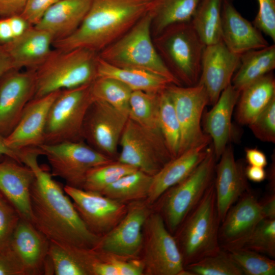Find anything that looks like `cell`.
<instances>
[{"label":"cell","mask_w":275,"mask_h":275,"mask_svg":"<svg viewBox=\"0 0 275 275\" xmlns=\"http://www.w3.org/2000/svg\"><path fill=\"white\" fill-rule=\"evenodd\" d=\"M263 218L257 195L252 189L246 191L230 208L221 223V248L225 250L239 248Z\"/></svg>","instance_id":"cell-17"},{"label":"cell","mask_w":275,"mask_h":275,"mask_svg":"<svg viewBox=\"0 0 275 275\" xmlns=\"http://www.w3.org/2000/svg\"><path fill=\"white\" fill-rule=\"evenodd\" d=\"M221 223L213 180L173 235L184 267L221 250Z\"/></svg>","instance_id":"cell-3"},{"label":"cell","mask_w":275,"mask_h":275,"mask_svg":"<svg viewBox=\"0 0 275 275\" xmlns=\"http://www.w3.org/2000/svg\"><path fill=\"white\" fill-rule=\"evenodd\" d=\"M38 148L21 150L22 163L35 175L30 193L31 223L51 242L95 250L101 237L91 232L59 182L38 162Z\"/></svg>","instance_id":"cell-1"},{"label":"cell","mask_w":275,"mask_h":275,"mask_svg":"<svg viewBox=\"0 0 275 275\" xmlns=\"http://www.w3.org/2000/svg\"><path fill=\"white\" fill-rule=\"evenodd\" d=\"M35 175L28 166L6 158L0 161V193L21 218L32 220L30 193Z\"/></svg>","instance_id":"cell-23"},{"label":"cell","mask_w":275,"mask_h":275,"mask_svg":"<svg viewBox=\"0 0 275 275\" xmlns=\"http://www.w3.org/2000/svg\"><path fill=\"white\" fill-rule=\"evenodd\" d=\"M35 70H12L0 78V134L7 136L35 94Z\"/></svg>","instance_id":"cell-16"},{"label":"cell","mask_w":275,"mask_h":275,"mask_svg":"<svg viewBox=\"0 0 275 275\" xmlns=\"http://www.w3.org/2000/svg\"><path fill=\"white\" fill-rule=\"evenodd\" d=\"M184 268L193 275H243L228 251L222 248L217 252Z\"/></svg>","instance_id":"cell-39"},{"label":"cell","mask_w":275,"mask_h":275,"mask_svg":"<svg viewBox=\"0 0 275 275\" xmlns=\"http://www.w3.org/2000/svg\"><path fill=\"white\" fill-rule=\"evenodd\" d=\"M240 62V56L229 50L222 41L205 46L198 82L207 92L209 105H214L222 92L231 84Z\"/></svg>","instance_id":"cell-18"},{"label":"cell","mask_w":275,"mask_h":275,"mask_svg":"<svg viewBox=\"0 0 275 275\" xmlns=\"http://www.w3.org/2000/svg\"><path fill=\"white\" fill-rule=\"evenodd\" d=\"M92 0H60L51 6L34 26L49 33L53 41L66 38L80 26Z\"/></svg>","instance_id":"cell-27"},{"label":"cell","mask_w":275,"mask_h":275,"mask_svg":"<svg viewBox=\"0 0 275 275\" xmlns=\"http://www.w3.org/2000/svg\"><path fill=\"white\" fill-rule=\"evenodd\" d=\"M221 40L232 52L241 56L269 45L261 32L236 10L232 0H223Z\"/></svg>","instance_id":"cell-22"},{"label":"cell","mask_w":275,"mask_h":275,"mask_svg":"<svg viewBox=\"0 0 275 275\" xmlns=\"http://www.w3.org/2000/svg\"><path fill=\"white\" fill-rule=\"evenodd\" d=\"M201 0H157L151 10L154 37L171 25L190 21Z\"/></svg>","instance_id":"cell-32"},{"label":"cell","mask_w":275,"mask_h":275,"mask_svg":"<svg viewBox=\"0 0 275 275\" xmlns=\"http://www.w3.org/2000/svg\"><path fill=\"white\" fill-rule=\"evenodd\" d=\"M38 149L47 158L52 177H60L66 185L75 188H82L86 176L92 169L114 160L84 141L43 144Z\"/></svg>","instance_id":"cell-9"},{"label":"cell","mask_w":275,"mask_h":275,"mask_svg":"<svg viewBox=\"0 0 275 275\" xmlns=\"http://www.w3.org/2000/svg\"><path fill=\"white\" fill-rule=\"evenodd\" d=\"M136 170L134 167L114 160L90 170L82 189L101 193L120 178Z\"/></svg>","instance_id":"cell-38"},{"label":"cell","mask_w":275,"mask_h":275,"mask_svg":"<svg viewBox=\"0 0 275 275\" xmlns=\"http://www.w3.org/2000/svg\"><path fill=\"white\" fill-rule=\"evenodd\" d=\"M128 119L127 114L109 104L94 100L84 120V141L98 152L114 159Z\"/></svg>","instance_id":"cell-13"},{"label":"cell","mask_w":275,"mask_h":275,"mask_svg":"<svg viewBox=\"0 0 275 275\" xmlns=\"http://www.w3.org/2000/svg\"><path fill=\"white\" fill-rule=\"evenodd\" d=\"M240 92L229 85L206 115L205 130L212 141L217 160L228 145L232 133V116Z\"/></svg>","instance_id":"cell-26"},{"label":"cell","mask_w":275,"mask_h":275,"mask_svg":"<svg viewBox=\"0 0 275 275\" xmlns=\"http://www.w3.org/2000/svg\"><path fill=\"white\" fill-rule=\"evenodd\" d=\"M20 216L11 204L0 197V250L8 245Z\"/></svg>","instance_id":"cell-43"},{"label":"cell","mask_w":275,"mask_h":275,"mask_svg":"<svg viewBox=\"0 0 275 275\" xmlns=\"http://www.w3.org/2000/svg\"><path fill=\"white\" fill-rule=\"evenodd\" d=\"M98 53L85 48H54L35 70V97L92 83L97 77Z\"/></svg>","instance_id":"cell-5"},{"label":"cell","mask_w":275,"mask_h":275,"mask_svg":"<svg viewBox=\"0 0 275 275\" xmlns=\"http://www.w3.org/2000/svg\"><path fill=\"white\" fill-rule=\"evenodd\" d=\"M245 176L248 180L254 182H261L266 178L264 168L248 165L245 168Z\"/></svg>","instance_id":"cell-54"},{"label":"cell","mask_w":275,"mask_h":275,"mask_svg":"<svg viewBox=\"0 0 275 275\" xmlns=\"http://www.w3.org/2000/svg\"><path fill=\"white\" fill-rule=\"evenodd\" d=\"M141 258L144 274L182 275V257L176 240L166 227L160 214L153 209L143 228Z\"/></svg>","instance_id":"cell-11"},{"label":"cell","mask_w":275,"mask_h":275,"mask_svg":"<svg viewBox=\"0 0 275 275\" xmlns=\"http://www.w3.org/2000/svg\"><path fill=\"white\" fill-rule=\"evenodd\" d=\"M146 200L127 204L126 213L118 224L101 237L96 250L126 258H140L143 228L152 211Z\"/></svg>","instance_id":"cell-14"},{"label":"cell","mask_w":275,"mask_h":275,"mask_svg":"<svg viewBox=\"0 0 275 275\" xmlns=\"http://www.w3.org/2000/svg\"><path fill=\"white\" fill-rule=\"evenodd\" d=\"M7 17L11 25L14 39L22 35L32 26L21 15Z\"/></svg>","instance_id":"cell-50"},{"label":"cell","mask_w":275,"mask_h":275,"mask_svg":"<svg viewBox=\"0 0 275 275\" xmlns=\"http://www.w3.org/2000/svg\"><path fill=\"white\" fill-rule=\"evenodd\" d=\"M0 195H1V193H0ZM1 197V195H0V197Z\"/></svg>","instance_id":"cell-56"},{"label":"cell","mask_w":275,"mask_h":275,"mask_svg":"<svg viewBox=\"0 0 275 275\" xmlns=\"http://www.w3.org/2000/svg\"><path fill=\"white\" fill-rule=\"evenodd\" d=\"M258 11L253 21L261 32L275 42V0H257Z\"/></svg>","instance_id":"cell-44"},{"label":"cell","mask_w":275,"mask_h":275,"mask_svg":"<svg viewBox=\"0 0 275 275\" xmlns=\"http://www.w3.org/2000/svg\"><path fill=\"white\" fill-rule=\"evenodd\" d=\"M9 158L18 162L22 163L21 151L12 149L6 143L5 138L0 134V158Z\"/></svg>","instance_id":"cell-52"},{"label":"cell","mask_w":275,"mask_h":275,"mask_svg":"<svg viewBox=\"0 0 275 275\" xmlns=\"http://www.w3.org/2000/svg\"><path fill=\"white\" fill-rule=\"evenodd\" d=\"M152 179V176L138 170L120 178L100 194L126 204L146 200Z\"/></svg>","instance_id":"cell-34"},{"label":"cell","mask_w":275,"mask_h":275,"mask_svg":"<svg viewBox=\"0 0 275 275\" xmlns=\"http://www.w3.org/2000/svg\"><path fill=\"white\" fill-rule=\"evenodd\" d=\"M223 0H201L190 23L201 40L207 45L221 40Z\"/></svg>","instance_id":"cell-33"},{"label":"cell","mask_w":275,"mask_h":275,"mask_svg":"<svg viewBox=\"0 0 275 275\" xmlns=\"http://www.w3.org/2000/svg\"><path fill=\"white\" fill-rule=\"evenodd\" d=\"M239 248L251 250L274 258L275 219H262Z\"/></svg>","instance_id":"cell-41"},{"label":"cell","mask_w":275,"mask_h":275,"mask_svg":"<svg viewBox=\"0 0 275 275\" xmlns=\"http://www.w3.org/2000/svg\"><path fill=\"white\" fill-rule=\"evenodd\" d=\"M173 102L181 129L178 155L203 143L211 141L201 127L204 109L209 104V98L204 86H193L170 84L166 89Z\"/></svg>","instance_id":"cell-12"},{"label":"cell","mask_w":275,"mask_h":275,"mask_svg":"<svg viewBox=\"0 0 275 275\" xmlns=\"http://www.w3.org/2000/svg\"><path fill=\"white\" fill-rule=\"evenodd\" d=\"M91 84L60 91L48 113L44 144L84 141V120L94 101Z\"/></svg>","instance_id":"cell-8"},{"label":"cell","mask_w":275,"mask_h":275,"mask_svg":"<svg viewBox=\"0 0 275 275\" xmlns=\"http://www.w3.org/2000/svg\"><path fill=\"white\" fill-rule=\"evenodd\" d=\"M64 189L89 229L100 237L115 227L126 213L127 204L100 193L67 185Z\"/></svg>","instance_id":"cell-15"},{"label":"cell","mask_w":275,"mask_h":275,"mask_svg":"<svg viewBox=\"0 0 275 275\" xmlns=\"http://www.w3.org/2000/svg\"><path fill=\"white\" fill-rule=\"evenodd\" d=\"M211 141L184 151L170 160L152 176L146 200L148 203L153 205L166 190L191 174L205 158Z\"/></svg>","instance_id":"cell-25"},{"label":"cell","mask_w":275,"mask_h":275,"mask_svg":"<svg viewBox=\"0 0 275 275\" xmlns=\"http://www.w3.org/2000/svg\"><path fill=\"white\" fill-rule=\"evenodd\" d=\"M153 42L165 65L181 84L193 86L198 83L206 45L190 21L170 25Z\"/></svg>","instance_id":"cell-6"},{"label":"cell","mask_w":275,"mask_h":275,"mask_svg":"<svg viewBox=\"0 0 275 275\" xmlns=\"http://www.w3.org/2000/svg\"><path fill=\"white\" fill-rule=\"evenodd\" d=\"M0 275H25L9 244L0 250Z\"/></svg>","instance_id":"cell-47"},{"label":"cell","mask_w":275,"mask_h":275,"mask_svg":"<svg viewBox=\"0 0 275 275\" xmlns=\"http://www.w3.org/2000/svg\"><path fill=\"white\" fill-rule=\"evenodd\" d=\"M217 161L212 145H209L205 158L193 172L166 190L155 202L154 210L160 214L172 234L213 181Z\"/></svg>","instance_id":"cell-7"},{"label":"cell","mask_w":275,"mask_h":275,"mask_svg":"<svg viewBox=\"0 0 275 275\" xmlns=\"http://www.w3.org/2000/svg\"><path fill=\"white\" fill-rule=\"evenodd\" d=\"M60 0H28L21 15L32 26L36 25L47 11Z\"/></svg>","instance_id":"cell-45"},{"label":"cell","mask_w":275,"mask_h":275,"mask_svg":"<svg viewBox=\"0 0 275 275\" xmlns=\"http://www.w3.org/2000/svg\"><path fill=\"white\" fill-rule=\"evenodd\" d=\"M109 260L118 270L119 275L144 274V266L140 258H126L106 253Z\"/></svg>","instance_id":"cell-46"},{"label":"cell","mask_w":275,"mask_h":275,"mask_svg":"<svg viewBox=\"0 0 275 275\" xmlns=\"http://www.w3.org/2000/svg\"><path fill=\"white\" fill-rule=\"evenodd\" d=\"M275 68V45L250 50L240 56V65L231 84L240 92Z\"/></svg>","instance_id":"cell-31"},{"label":"cell","mask_w":275,"mask_h":275,"mask_svg":"<svg viewBox=\"0 0 275 275\" xmlns=\"http://www.w3.org/2000/svg\"><path fill=\"white\" fill-rule=\"evenodd\" d=\"M216 164L214 183L221 222L230 208L251 189L243 162L235 158L233 148L228 145Z\"/></svg>","instance_id":"cell-20"},{"label":"cell","mask_w":275,"mask_h":275,"mask_svg":"<svg viewBox=\"0 0 275 275\" xmlns=\"http://www.w3.org/2000/svg\"><path fill=\"white\" fill-rule=\"evenodd\" d=\"M14 39L11 25L7 17H0V46Z\"/></svg>","instance_id":"cell-53"},{"label":"cell","mask_w":275,"mask_h":275,"mask_svg":"<svg viewBox=\"0 0 275 275\" xmlns=\"http://www.w3.org/2000/svg\"><path fill=\"white\" fill-rule=\"evenodd\" d=\"M61 90L35 97L25 106L13 131L5 138L6 144L20 151L44 144V133L49 108Z\"/></svg>","instance_id":"cell-19"},{"label":"cell","mask_w":275,"mask_h":275,"mask_svg":"<svg viewBox=\"0 0 275 275\" xmlns=\"http://www.w3.org/2000/svg\"><path fill=\"white\" fill-rule=\"evenodd\" d=\"M14 70L8 56L0 49V78L10 70Z\"/></svg>","instance_id":"cell-55"},{"label":"cell","mask_w":275,"mask_h":275,"mask_svg":"<svg viewBox=\"0 0 275 275\" xmlns=\"http://www.w3.org/2000/svg\"><path fill=\"white\" fill-rule=\"evenodd\" d=\"M117 160L151 176L173 158L160 130L150 129L128 118Z\"/></svg>","instance_id":"cell-10"},{"label":"cell","mask_w":275,"mask_h":275,"mask_svg":"<svg viewBox=\"0 0 275 275\" xmlns=\"http://www.w3.org/2000/svg\"><path fill=\"white\" fill-rule=\"evenodd\" d=\"M245 159L249 165L265 168L267 165L266 155L257 148H246Z\"/></svg>","instance_id":"cell-49"},{"label":"cell","mask_w":275,"mask_h":275,"mask_svg":"<svg viewBox=\"0 0 275 275\" xmlns=\"http://www.w3.org/2000/svg\"><path fill=\"white\" fill-rule=\"evenodd\" d=\"M93 100L104 101L128 115L129 102L132 91L114 78L97 77L91 84Z\"/></svg>","instance_id":"cell-36"},{"label":"cell","mask_w":275,"mask_h":275,"mask_svg":"<svg viewBox=\"0 0 275 275\" xmlns=\"http://www.w3.org/2000/svg\"><path fill=\"white\" fill-rule=\"evenodd\" d=\"M50 241L29 221L20 218L9 246L25 275L44 274Z\"/></svg>","instance_id":"cell-21"},{"label":"cell","mask_w":275,"mask_h":275,"mask_svg":"<svg viewBox=\"0 0 275 275\" xmlns=\"http://www.w3.org/2000/svg\"><path fill=\"white\" fill-rule=\"evenodd\" d=\"M152 19L150 11L123 35L99 52L98 56L115 66L147 71L166 78L171 84L181 86L165 65L154 45Z\"/></svg>","instance_id":"cell-4"},{"label":"cell","mask_w":275,"mask_h":275,"mask_svg":"<svg viewBox=\"0 0 275 275\" xmlns=\"http://www.w3.org/2000/svg\"><path fill=\"white\" fill-rule=\"evenodd\" d=\"M248 126L260 141L275 142V97Z\"/></svg>","instance_id":"cell-42"},{"label":"cell","mask_w":275,"mask_h":275,"mask_svg":"<svg viewBox=\"0 0 275 275\" xmlns=\"http://www.w3.org/2000/svg\"><path fill=\"white\" fill-rule=\"evenodd\" d=\"M227 251L243 275L275 274V261L273 258L243 248Z\"/></svg>","instance_id":"cell-40"},{"label":"cell","mask_w":275,"mask_h":275,"mask_svg":"<svg viewBox=\"0 0 275 275\" xmlns=\"http://www.w3.org/2000/svg\"><path fill=\"white\" fill-rule=\"evenodd\" d=\"M275 97V80L272 72L240 91L236 111L237 122L249 125Z\"/></svg>","instance_id":"cell-28"},{"label":"cell","mask_w":275,"mask_h":275,"mask_svg":"<svg viewBox=\"0 0 275 275\" xmlns=\"http://www.w3.org/2000/svg\"><path fill=\"white\" fill-rule=\"evenodd\" d=\"M28 0H0V17L21 15Z\"/></svg>","instance_id":"cell-48"},{"label":"cell","mask_w":275,"mask_h":275,"mask_svg":"<svg viewBox=\"0 0 275 275\" xmlns=\"http://www.w3.org/2000/svg\"><path fill=\"white\" fill-rule=\"evenodd\" d=\"M48 258L56 275H91L99 257L95 250L61 245L50 241Z\"/></svg>","instance_id":"cell-29"},{"label":"cell","mask_w":275,"mask_h":275,"mask_svg":"<svg viewBox=\"0 0 275 275\" xmlns=\"http://www.w3.org/2000/svg\"><path fill=\"white\" fill-rule=\"evenodd\" d=\"M259 203L264 218L275 219V193H268Z\"/></svg>","instance_id":"cell-51"},{"label":"cell","mask_w":275,"mask_h":275,"mask_svg":"<svg viewBox=\"0 0 275 275\" xmlns=\"http://www.w3.org/2000/svg\"><path fill=\"white\" fill-rule=\"evenodd\" d=\"M158 125L171 155L176 157L179 154L181 129L173 102L166 89L160 93Z\"/></svg>","instance_id":"cell-37"},{"label":"cell","mask_w":275,"mask_h":275,"mask_svg":"<svg viewBox=\"0 0 275 275\" xmlns=\"http://www.w3.org/2000/svg\"><path fill=\"white\" fill-rule=\"evenodd\" d=\"M160 93L132 91L129 102L128 118L145 128L160 130L158 116Z\"/></svg>","instance_id":"cell-35"},{"label":"cell","mask_w":275,"mask_h":275,"mask_svg":"<svg viewBox=\"0 0 275 275\" xmlns=\"http://www.w3.org/2000/svg\"><path fill=\"white\" fill-rule=\"evenodd\" d=\"M97 77L115 78L132 91L159 93L171 84L166 78L144 70L121 68L112 65L98 57Z\"/></svg>","instance_id":"cell-30"},{"label":"cell","mask_w":275,"mask_h":275,"mask_svg":"<svg viewBox=\"0 0 275 275\" xmlns=\"http://www.w3.org/2000/svg\"><path fill=\"white\" fill-rule=\"evenodd\" d=\"M53 38L48 32L31 26L24 34L0 46L10 59L14 70H35L52 50Z\"/></svg>","instance_id":"cell-24"},{"label":"cell","mask_w":275,"mask_h":275,"mask_svg":"<svg viewBox=\"0 0 275 275\" xmlns=\"http://www.w3.org/2000/svg\"><path fill=\"white\" fill-rule=\"evenodd\" d=\"M157 0H92L78 28L69 36L53 41L54 48H85L98 53L113 43L143 16Z\"/></svg>","instance_id":"cell-2"}]
</instances>
